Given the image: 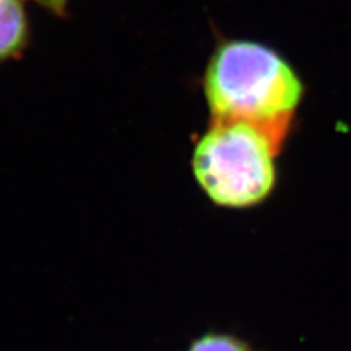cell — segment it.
<instances>
[{"label": "cell", "mask_w": 351, "mask_h": 351, "mask_svg": "<svg viewBox=\"0 0 351 351\" xmlns=\"http://www.w3.org/2000/svg\"><path fill=\"white\" fill-rule=\"evenodd\" d=\"M204 94L211 122L247 123L281 149L304 97V85L274 49L232 40L217 47L208 62Z\"/></svg>", "instance_id": "obj_1"}, {"label": "cell", "mask_w": 351, "mask_h": 351, "mask_svg": "<svg viewBox=\"0 0 351 351\" xmlns=\"http://www.w3.org/2000/svg\"><path fill=\"white\" fill-rule=\"evenodd\" d=\"M281 149L259 129L243 122H211L196 142L192 171L210 199L228 210L267 201L277 184Z\"/></svg>", "instance_id": "obj_2"}, {"label": "cell", "mask_w": 351, "mask_h": 351, "mask_svg": "<svg viewBox=\"0 0 351 351\" xmlns=\"http://www.w3.org/2000/svg\"><path fill=\"white\" fill-rule=\"evenodd\" d=\"M27 32L28 24L22 0H0V62L22 49Z\"/></svg>", "instance_id": "obj_3"}, {"label": "cell", "mask_w": 351, "mask_h": 351, "mask_svg": "<svg viewBox=\"0 0 351 351\" xmlns=\"http://www.w3.org/2000/svg\"><path fill=\"white\" fill-rule=\"evenodd\" d=\"M38 2L56 14H63L68 5V0H38Z\"/></svg>", "instance_id": "obj_5"}, {"label": "cell", "mask_w": 351, "mask_h": 351, "mask_svg": "<svg viewBox=\"0 0 351 351\" xmlns=\"http://www.w3.org/2000/svg\"><path fill=\"white\" fill-rule=\"evenodd\" d=\"M188 351H254L249 344L241 341L240 338L221 334L210 332L196 338Z\"/></svg>", "instance_id": "obj_4"}]
</instances>
